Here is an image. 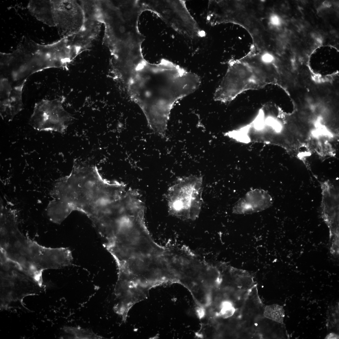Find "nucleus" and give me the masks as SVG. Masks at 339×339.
I'll return each instance as SVG.
<instances>
[{
	"label": "nucleus",
	"mask_w": 339,
	"mask_h": 339,
	"mask_svg": "<svg viewBox=\"0 0 339 339\" xmlns=\"http://www.w3.org/2000/svg\"><path fill=\"white\" fill-rule=\"evenodd\" d=\"M111 75L140 108L150 128L160 135L166 133L175 103L200 84L197 74L169 60L151 64L138 55L127 56Z\"/></svg>",
	"instance_id": "obj_1"
},
{
	"label": "nucleus",
	"mask_w": 339,
	"mask_h": 339,
	"mask_svg": "<svg viewBox=\"0 0 339 339\" xmlns=\"http://www.w3.org/2000/svg\"><path fill=\"white\" fill-rule=\"evenodd\" d=\"M16 211L7 206L0 208V255L43 284V271L71 265L73 257L67 248L43 246L19 229Z\"/></svg>",
	"instance_id": "obj_2"
},
{
	"label": "nucleus",
	"mask_w": 339,
	"mask_h": 339,
	"mask_svg": "<svg viewBox=\"0 0 339 339\" xmlns=\"http://www.w3.org/2000/svg\"><path fill=\"white\" fill-rule=\"evenodd\" d=\"M27 8L38 20L55 27L63 37L78 31L85 20V13L76 1L30 0Z\"/></svg>",
	"instance_id": "obj_3"
},
{
	"label": "nucleus",
	"mask_w": 339,
	"mask_h": 339,
	"mask_svg": "<svg viewBox=\"0 0 339 339\" xmlns=\"http://www.w3.org/2000/svg\"><path fill=\"white\" fill-rule=\"evenodd\" d=\"M203 178L191 175L177 178L166 194L169 213L183 220H195L202 208Z\"/></svg>",
	"instance_id": "obj_4"
},
{
	"label": "nucleus",
	"mask_w": 339,
	"mask_h": 339,
	"mask_svg": "<svg viewBox=\"0 0 339 339\" xmlns=\"http://www.w3.org/2000/svg\"><path fill=\"white\" fill-rule=\"evenodd\" d=\"M44 288L19 267L0 256V307L22 304L24 297L35 295Z\"/></svg>",
	"instance_id": "obj_5"
},
{
	"label": "nucleus",
	"mask_w": 339,
	"mask_h": 339,
	"mask_svg": "<svg viewBox=\"0 0 339 339\" xmlns=\"http://www.w3.org/2000/svg\"><path fill=\"white\" fill-rule=\"evenodd\" d=\"M64 97L42 100L36 103L29 120L30 124L38 131L63 133L73 117L64 109Z\"/></svg>",
	"instance_id": "obj_6"
},
{
	"label": "nucleus",
	"mask_w": 339,
	"mask_h": 339,
	"mask_svg": "<svg viewBox=\"0 0 339 339\" xmlns=\"http://www.w3.org/2000/svg\"><path fill=\"white\" fill-rule=\"evenodd\" d=\"M161 4L162 17L176 31L191 38L206 35L188 10L186 1H165Z\"/></svg>",
	"instance_id": "obj_7"
},
{
	"label": "nucleus",
	"mask_w": 339,
	"mask_h": 339,
	"mask_svg": "<svg viewBox=\"0 0 339 339\" xmlns=\"http://www.w3.org/2000/svg\"><path fill=\"white\" fill-rule=\"evenodd\" d=\"M24 84L13 85L6 78H0V116L11 121L23 109L22 93Z\"/></svg>",
	"instance_id": "obj_8"
},
{
	"label": "nucleus",
	"mask_w": 339,
	"mask_h": 339,
	"mask_svg": "<svg viewBox=\"0 0 339 339\" xmlns=\"http://www.w3.org/2000/svg\"><path fill=\"white\" fill-rule=\"evenodd\" d=\"M322 216L331 230L338 228L339 193L329 180L320 182Z\"/></svg>",
	"instance_id": "obj_9"
},
{
	"label": "nucleus",
	"mask_w": 339,
	"mask_h": 339,
	"mask_svg": "<svg viewBox=\"0 0 339 339\" xmlns=\"http://www.w3.org/2000/svg\"><path fill=\"white\" fill-rule=\"evenodd\" d=\"M273 199L268 192L263 189H255L248 191L233 207V213L247 214L258 212L270 207Z\"/></svg>",
	"instance_id": "obj_10"
},
{
	"label": "nucleus",
	"mask_w": 339,
	"mask_h": 339,
	"mask_svg": "<svg viewBox=\"0 0 339 339\" xmlns=\"http://www.w3.org/2000/svg\"><path fill=\"white\" fill-rule=\"evenodd\" d=\"M63 330L65 337L70 339H103V337L94 332L91 330L80 327L65 326Z\"/></svg>",
	"instance_id": "obj_11"
},
{
	"label": "nucleus",
	"mask_w": 339,
	"mask_h": 339,
	"mask_svg": "<svg viewBox=\"0 0 339 339\" xmlns=\"http://www.w3.org/2000/svg\"><path fill=\"white\" fill-rule=\"evenodd\" d=\"M263 315L267 318L282 324L285 316V310L282 306L273 304L265 307Z\"/></svg>",
	"instance_id": "obj_12"
},
{
	"label": "nucleus",
	"mask_w": 339,
	"mask_h": 339,
	"mask_svg": "<svg viewBox=\"0 0 339 339\" xmlns=\"http://www.w3.org/2000/svg\"><path fill=\"white\" fill-rule=\"evenodd\" d=\"M269 22L271 24L274 26H279L281 23V20L277 15L272 14L270 17Z\"/></svg>",
	"instance_id": "obj_13"
},
{
	"label": "nucleus",
	"mask_w": 339,
	"mask_h": 339,
	"mask_svg": "<svg viewBox=\"0 0 339 339\" xmlns=\"http://www.w3.org/2000/svg\"><path fill=\"white\" fill-rule=\"evenodd\" d=\"M339 336L336 334L331 333L328 334L325 338V339H338Z\"/></svg>",
	"instance_id": "obj_14"
}]
</instances>
